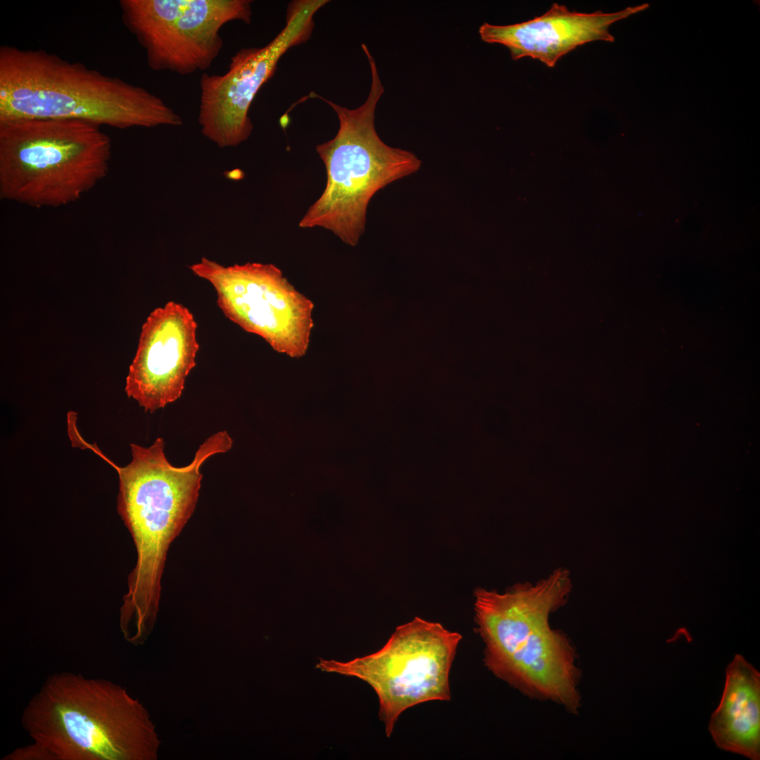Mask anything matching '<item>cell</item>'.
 <instances>
[{
  "mask_svg": "<svg viewBox=\"0 0 760 760\" xmlns=\"http://www.w3.org/2000/svg\"><path fill=\"white\" fill-rule=\"evenodd\" d=\"M571 589L569 571L559 568L536 584L518 583L502 593L477 588L474 596L488 669L525 695L552 701L576 714L581 701L576 651L549 622Z\"/></svg>",
  "mask_w": 760,
  "mask_h": 760,
  "instance_id": "6da1fadb",
  "label": "cell"
},
{
  "mask_svg": "<svg viewBox=\"0 0 760 760\" xmlns=\"http://www.w3.org/2000/svg\"><path fill=\"white\" fill-rule=\"evenodd\" d=\"M73 119L119 129L179 126L147 89L42 49L0 47V121Z\"/></svg>",
  "mask_w": 760,
  "mask_h": 760,
  "instance_id": "7a4b0ae2",
  "label": "cell"
},
{
  "mask_svg": "<svg viewBox=\"0 0 760 760\" xmlns=\"http://www.w3.org/2000/svg\"><path fill=\"white\" fill-rule=\"evenodd\" d=\"M47 760H156L161 744L139 699L109 680L50 675L22 716Z\"/></svg>",
  "mask_w": 760,
  "mask_h": 760,
  "instance_id": "3957f363",
  "label": "cell"
},
{
  "mask_svg": "<svg viewBox=\"0 0 760 760\" xmlns=\"http://www.w3.org/2000/svg\"><path fill=\"white\" fill-rule=\"evenodd\" d=\"M370 66L369 95L355 109L342 107L315 93L313 96L336 112L339 128L332 139L316 151L327 172V184L319 198L299 222L302 228L329 229L346 243L355 246L365 228L367 208L374 194L388 184L416 172L421 160L413 153L385 144L374 127V113L384 88L374 59L364 50Z\"/></svg>",
  "mask_w": 760,
  "mask_h": 760,
  "instance_id": "277c9868",
  "label": "cell"
},
{
  "mask_svg": "<svg viewBox=\"0 0 760 760\" xmlns=\"http://www.w3.org/2000/svg\"><path fill=\"white\" fill-rule=\"evenodd\" d=\"M101 126L73 119L0 121L1 198L36 208L74 203L108 173Z\"/></svg>",
  "mask_w": 760,
  "mask_h": 760,
  "instance_id": "5b68a950",
  "label": "cell"
},
{
  "mask_svg": "<svg viewBox=\"0 0 760 760\" xmlns=\"http://www.w3.org/2000/svg\"><path fill=\"white\" fill-rule=\"evenodd\" d=\"M462 638L440 623L414 617L398 626L378 651L348 661L319 659L316 668L369 684L379 698V716L390 737L407 709L451 699L449 676Z\"/></svg>",
  "mask_w": 760,
  "mask_h": 760,
  "instance_id": "8992f818",
  "label": "cell"
},
{
  "mask_svg": "<svg viewBox=\"0 0 760 760\" xmlns=\"http://www.w3.org/2000/svg\"><path fill=\"white\" fill-rule=\"evenodd\" d=\"M250 0H121L122 20L156 71L186 75L207 70L223 46L227 23L249 24Z\"/></svg>",
  "mask_w": 760,
  "mask_h": 760,
  "instance_id": "52a82bcc",
  "label": "cell"
},
{
  "mask_svg": "<svg viewBox=\"0 0 760 760\" xmlns=\"http://www.w3.org/2000/svg\"><path fill=\"white\" fill-rule=\"evenodd\" d=\"M208 281L224 316L264 338L279 353L303 356L309 345L312 303L297 291L273 264L223 266L206 258L190 265Z\"/></svg>",
  "mask_w": 760,
  "mask_h": 760,
  "instance_id": "ba28073f",
  "label": "cell"
},
{
  "mask_svg": "<svg viewBox=\"0 0 760 760\" xmlns=\"http://www.w3.org/2000/svg\"><path fill=\"white\" fill-rule=\"evenodd\" d=\"M327 2H291L285 26L270 42L259 48H241L231 57L227 70L222 75L202 74L198 121L206 138L226 148L238 146L249 137L253 124L248 111L255 96L274 75L281 57L310 38L313 16Z\"/></svg>",
  "mask_w": 760,
  "mask_h": 760,
  "instance_id": "9c48e42d",
  "label": "cell"
},
{
  "mask_svg": "<svg viewBox=\"0 0 760 760\" xmlns=\"http://www.w3.org/2000/svg\"><path fill=\"white\" fill-rule=\"evenodd\" d=\"M196 329L193 314L175 301L156 308L144 323L125 390L145 412L152 413L181 396L196 366Z\"/></svg>",
  "mask_w": 760,
  "mask_h": 760,
  "instance_id": "30bf717a",
  "label": "cell"
},
{
  "mask_svg": "<svg viewBox=\"0 0 760 760\" xmlns=\"http://www.w3.org/2000/svg\"><path fill=\"white\" fill-rule=\"evenodd\" d=\"M647 6L628 7L611 13L600 11L586 13L571 11L554 3L542 15L520 23L495 25L484 23L479 33L482 41L508 48L513 60L531 57L552 68L578 46L594 41L614 42L610 25Z\"/></svg>",
  "mask_w": 760,
  "mask_h": 760,
  "instance_id": "8fae6325",
  "label": "cell"
},
{
  "mask_svg": "<svg viewBox=\"0 0 760 760\" xmlns=\"http://www.w3.org/2000/svg\"><path fill=\"white\" fill-rule=\"evenodd\" d=\"M709 730L721 749L760 759V673L741 654H735L726 668L722 696Z\"/></svg>",
  "mask_w": 760,
  "mask_h": 760,
  "instance_id": "7c38bea8",
  "label": "cell"
},
{
  "mask_svg": "<svg viewBox=\"0 0 760 760\" xmlns=\"http://www.w3.org/2000/svg\"><path fill=\"white\" fill-rule=\"evenodd\" d=\"M224 175L227 179L232 180H239L242 179L244 176L243 171L238 168L230 171H227L224 172Z\"/></svg>",
  "mask_w": 760,
  "mask_h": 760,
  "instance_id": "4fadbf2b",
  "label": "cell"
}]
</instances>
